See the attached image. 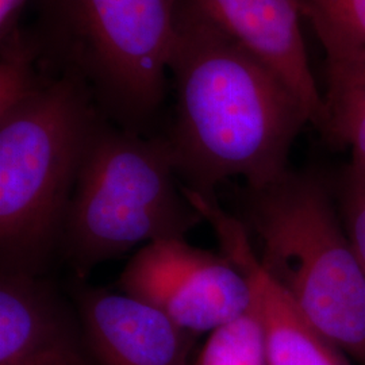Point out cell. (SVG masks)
I'll use <instances>...</instances> for the list:
<instances>
[{"label":"cell","mask_w":365,"mask_h":365,"mask_svg":"<svg viewBox=\"0 0 365 365\" xmlns=\"http://www.w3.org/2000/svg\"><path fill=\"white\" fill-rule=\"evenodd\" d=\"M170 73L175 110L163 137L182 185L217 199L222 182L262 188L287 173L309 110L257 57L203 18L178 9Z\"/></svg>","instance_id":"1"},{"label":"cell","mask_w":365,"mask_h":365,"mask_svg":"<svg viewBox=\"0 0 365 365\" xmlns=\"http://www.w3.org/2000/svg\"><path fill=\"white\" fill-rule=\"evenodd\" d=\"M105 119L87 84L66 75L0 115L1 272L42 274L58 256L78 173Z\"/></svg>","instance_id":"2"},{"label":"cell","mask_w":365,"mask_h":365,"mask_svg":"<svg viewBox=\"0 0 365 365\" xmlns=\"http://www.w3.org/2000/svg\"><path fill=\"white\" fill-rule=\"evenodd\" d=\"M242 218L261 268L303 317L365 365V274L341 212L312 172L244 190Z\"/></svg>","instance_id":"3"},{"label":"cell","mask_w":365,"mask_h":365,"mask_svg":"<svg viewBox=\"0 0 365 365\" xmlns=\"http://www.w3.org/2000/svg\"><path fill=\"white\" fill-rule=\"evenodd\" d=\"M31 34L48 76L87 84L103 117L152 135L167 93L178 0H37Z\"/></svg>","instance_id":"4"},{"label":"cell","mask_w":365,"mask_h":365,"mask_svg":"<svg viewBox=\"0 0 365 365\" xmlns=\"http://www.w3.org/2000/svg\"><path fill=\"white\" fill-rule=\"evenodd\" d=\"M202 221L184 194L165 138L105 119L78 173L58 256L84 282L99 264L140 244L184 238Z\"/></svg>","instance_id":"5"},{"label":"cell","mask_w":365,"mask_h":365,"mask_svg":"<svg viewBox=\"0 0 365 365\" xmlns=\"http://www.w3.org/2000/svg\"><path fill=\"white\" fill-rule=\"evenodd\" d=\"M117 288L196 337L247 313L255 303L248 276L233 261L184 238L146 244L126 264Z\"/></svg>","instance_id":"6"},{"label":"cell","mask_w":365,"mask_h":365,"mask_svg":"<svg viewBox=\"0 0 365 365\" xmlns=\"http://www.w3.org/2000/svg\"><path fill=\"white\" fill-rule=\"evenodd\" d=\"M0 365H99L76 304L42 274H0Z\"/></svg>","instance_id":"7"},{"label":"cell","mask_w":365,"mask_h":365,"mask_svg":"<svg viewBox=\"0 0 365 365\" xmlns=\"http://www.w3.org/2000/svg\"><path fill=\"white\" fill-rule=\"evenodd\" d=\"M269 66L299 96L312 125L325 128L324 95L314 78L302 31L299 0H178Z\"/></svg>","instance_id":"8"},{"label":"cell","mask_w":365,"mask_h":365,"mask_svg":"<svg viewBox=\"0 0 365 365\" xmlns=\"http://www.w3.org/2000/svg\"><path fill=\"white\" fill-rule=\"evenodd\" d=\"M72 298L98 364L191 365L196 336L143 300L81 280Z\"/></svg>","instance_id":"9"},{"label":"cell","mask_w":365,"mask_h":365,"mask_svg":"<svg viewBox=\"0 0 365 365\" xmlns=\"http://www.w3.org/2000/svg\"><path fill=\"white\" fill-rule=\"evenodd\" d=\"M192 203L214 229L222 253L248 276L265 329L269 365H351L349 356L315 329L265 274L244 223L217 200L195 196Z\"/></svg>","instance_id":"10"},{"label":"cell","mask_w":365,"mask_h":365,"mask_svg":"<svg viewBox=\"0 0 365 365\" xmlns=\"http://www.w3.org/2000/svg\"><path fill=\"white\" fill-rule=\"evenodd\" d=\"M322 134L351 152L345 176L365 182V56L327 58Z\"/></svg>","instance_id":"11"},{"label":"cell","mask_w":365,"mask_h":365,"mask_svg":"<svg viewBox=\"0 0 365 365\" xmlns=\"http://www.w3.org/2000/svg\"><path fill=\"white\" fill-rule=\"evenodd\" d=\"M327 58L365 56V0H299Z\"/></svg>","instance_id":"12"},{"label":"cell","mask_w":365,"mask_h":365,"mask_svg":"<svg viewBox=\"0 0 365 365\" xmlns=\"http://www.w3.org/2000/svg\"><path fill=\"white\" fill-rule=\"evenodd\" d=\"M192 365H269L265 329L256 300L247 313L210 333Z\"/></svg>","instance_id":"13"},{"label":"cell","mask_w":365,"mask_h":365,"mask_svg":"<svg viewBox=\"0 0 365 365\" xmlns=\"http://www.w3.org/2000/svg\"><path fill=\"white\" fill-rule=\"evenodd\" d=\"M49 78L39 66L38 48L30 30L21 27L0 39V115L31 98Z\"/></svg>","instance_id":"14"},{"label":"cell","mask_w":365,"mask_h":365,"mask_svg":"<svg viewBox=\"0 0 365 365\" xmlns=\"http://www.w3.org/2000/svg\"><path fill=\"white\" fill-rule=\"evenodd\" d=\"M339 212L365 274V182L344 176Z\"/></svg>","instance_id":"15"},{"label":"cell","mask_w":365,"mask_h":365,"mask_svg":"<svg viewBox=\"0 0 365 365\" xmlns=\"http://www.w3.org/2000/svg\"><path fill=\"white\" fill-rule=\"evenodd\" d=\"M29 0H0V39L21 29V16Z\"/></svg>","instance_id":"16"},{"label":"cell","mask_w":365,"mask_h":365,"mask_svg":"<svg viewBox=\"0 0 365 365\" xmlns=\"http://www.w3.org/2000/svg\"><path fill=\"white\" fill-rule=\"evenodd\" d=\"M346 178H348V176H346ZM349 179H351V178H349ZM357 182H359V180H357Z\"/></svg>","instance_id":"17"}]
</instances>
